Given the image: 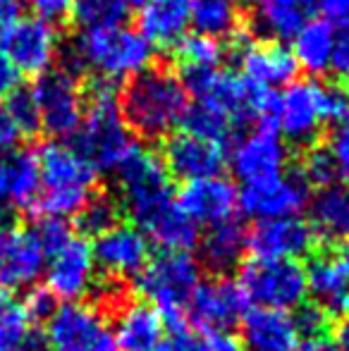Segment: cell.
Listing matches in <instances>:
<instances>
[{"label":"cell","instance_id":"6da1fadb","mask_svg":"<svg viewBox=\"0 0 349 351\" xmlns=\"http://www.w3.org/2000/svg\"><path fill=\"white\" fill-rule=\"evenodd\" d=\"M189 110L184 115V132L223 143L237 127L254 120H270L275 96L254 86L237 72L210 70L186 77Z\"/></svg>","mask_w":349,"mask_h":351},{"label":"cell","instance_id":"7a4b0ae2","mask_svg":"<svg viewBox=\"0 0 349 351\" xmlns=\"http://www.w3.org/2000/svg\"><path fill=\"white\" fill-rule=\"evenodd\" d=\"M62 70L70 74L93 72L98 82L132 79L151 67L154 46L136 29L125 24L103 29H82L60 51Z\"/></svg>","mask_w":349,"mask_h":351},{"label":"cell","instance_id":"3957f363","mask_svg":"<svg viewBox=\"0 0 349 351\" xmlns=\"http://www.w3.org/2000/svg\"><path fill=\"white\" fill-rule=\"evenodd\" d=\"M120 110L132 132L144 139H165L184 122L189 91L175 72L149 67L127 82L120 96Z\"/></svg>","mask_w":349,"mask_h":351},{"label":"cell","instance_id":"277c9868","mask_svg":"<svg viewBox=\"0 0 349 351\" xmlns=\"http://www.w3.org/2000/svg\"><path fill=\"white\" fill-rule=\"evenodd\" d=\"M38 189L34 208L41 217H65L80 215V210L93 196L98 170L80 153V148L67 141H46L36 153Z\"/></svg>","mask_w":349,"mask_h":351},{"label":"cell","instance_id":"5b68a950","mask_svg":"<svg viewBox=\"0 0 349 351\" xmlns=\"http://www.w3.org/2000/svg\"><path fill=\"white\" fill-rule=\"evenodd\" d=\"M349 110V91L337 84H323L316 79H299L285 86L275 98L268 125L273 122L275 132L285 143L313 146L321 136L323 127L337 122Z\"/></svg>","mask_w":349,"mask_h":351},{"label":"cell","instance_id":"8992f818","mask_svg":"<svg viewBox=\"0 0 349 351\" xmlns=\"http://www.w3.org/2000/svg\"><path fill=\"white\" fill-rule=\"evenodd\" d=\"M77 148L98 172H115L120 162L136 148L112 84L96 82L88 93L84 120L77 132Z\"/></svg>","mask_w":349,"mask_h":351},{"label":"cell","instance_id":"52a82bcc","mask_svg":"<svg viewBox=\"0 0 349 351\" xmlns=\"http://www.w3.org/2000/svg\"><path fill=\"white\" fill-rule=\"evenodd\" d=\"M199 282L201 265L196 263L194 256L182 251H163L146 263L136 285L146 296V304L154 306L163 315V320L180 328V320L186 315Z\"/></svg>","mask_w":349,"mask_h":351},{"label":"cell","instance_id":"ba28073f","mask_svg":"<svg viewBox=\"0 0 349 351\" xmlns=\"http://www.w3.org/2000/svg\"><path fill=\"white\" fill-rule=\"evenodd\" d=\"M237 287L256 308L289 311L306 301V268L299 261L252 258L239 268Z\"/></svg>","mask_w":349,"mask_h":351},{"label":"cell","instance_id":"9c48e42d","mask_svg":"<svg viewBox=\"0 0 349 351\" xmlns=\"http://www.w3.org/2000/svg\"><path fill=\"white\" fill-rule=\"evenodd\" d=\"M122 208L141 227L154 213L175 201L170 191V172L156 153L136 146L115 170Z\"/></svg>","mask_w":349,"mask_h":351},{"label":"cell","instance_id":"30bf717a","mask_svg":"<svg viewBox=\"0 0 349 351\" xmlns=\"http://www.w3.org/2000/svg\"><path fill=\"white\" fill-rule=\"evenodd\" d=\"M48 351H117L108 315L96 304H60L46 320Z\"/></svg>","mask_w":349,"mask_h":351},{"label":"cell","instance_id":"8fae6325","mask_svg":"<svg viewBox=\"0 0 349 351\" xmlns=\"http://www.w3.org/2000/svg\"><path fill=\"white\" fill-rule=\"evenodd\" d=\"M32 96L36 101L41 130L48 132L56 141H65L67 136L80 132L86 96L75 74L65 70H48L36 77Z\"/></svg>","mask_w":349,"mask_h":351},{"label":"cell","instance_id":"7c38bea8","mask_svg":"<svg viewBox=\"0 0 349 351\" xmlns=\"http://www.w3.org/2000/svg\"><path fill=\"white\" fill-rule=\"evenodd\" d=\"M3 53L19 74L41 77L53 70V62L60 58L62 38L56 24L38 19L34 14L19 17L3 36Z\"/></svg>","mask_w":349,"mask_h":351},{"label":"cell","instance_id":"4fadbf2b","mask_svg":"<svg viewBox=\"0 0 349 351\" xmlns=\"http://www.w3.org/2000/svg\"><path fill=\"white\" fill-rule=\"evenodd\" d=\"M96 270L91 244L75 232L65 244L46 256V289L56 296V301H82L96 289Z\"/></svg>","mask_w":349,"mask_h":351},{"label":"cell","instance_id":"5bb4252c","mask_svg":"<svg viewBox=\"0 0 349 351\" xmlns=\"http://www.w3.org/2000/svg\"><path fill=\"white\" fill-rule=\"evenodd\" d=\"M247 313V299L237 282L225 275L201 280L186 308V318L199 332H228Z\"/></svg>","mask_w":349,"mask_h":351},{"label":"cell","instance_id":"9a60e30c","mask_svg":"<svg viewBox=\"0 0 349 351\" xmlns=\"http://www.w3.org/2000/svg\"><path fill=\"white\" fill-rule=\"evenodd\" d=\"M287 143L268 122L258 125L256 130H249L244 136H239L228 158L230 167L244 184L282 175L285 167H287Z\"/></svg>","mask_w":349,"mask_h":351},{"label":"cell","instance_id":"2e32d148","mask_svg":"<svg viewBox=\"0 0 349 351\" xmlns=\"http://www.w3.org/2000/svg\"><path fill=\"white\" fill-rule=\"evenodd\" d=\"M93 261L103 270V278L125 282L139 278V273L151 261V241L139 227L130 222H117L112 230L103 232L93 241Z\"/></svg>","mask_w":349,"mask_h":351},{"label":"cell","instance_id":"e0dca14e","mask_svg":"<svg viewBox=\"0 0 349 351\" xmlns=\"http://www.w3.org/2000/svg\"><path fill=\"white\" fill-rule=\"evenodd\" d=\"M239 208L254 220H278V217L299 215V210L309 204V184L302 175H282L268 177L261 182L244 184L239 191Z\"/></svg>","mask_w":349,"mask_h":351},{"label":"cell","instance_id":"ac0fdd59","mask_svg":"<svg viewBox=\"0 0 349 351\" xmlns=\"http://www.w3.org/2000/svg\"><path fill=\"white\" fill-rule=\"evenodd\" d=\"M46 268V254L29 227H0V291L32 289Z\"/></svg>","mask_w":349,"mask_h":351},{"label":"cell","instance_id":"d6986e66","mask_svg":"<svg viewBox=\"0 0 349 351\" xmlns=\"http://www.w3.org/2000/svg\"><path fill=\"white\" fill-rule=\"evenodd\" d=\"M316 244L311 225L299 215L278 217V220H258L247 232V249L254 258L273 261H299Z\"/></svg>","mask_w":349,"mask_h":351},{"label":"cell","instance_id":"ffe728a7","mask_svg":"<svg viewBox=\"0 0 349 351\" xmlns=\"http://www.w3.org/2000/svg\"><path fill=\"white\" fill-rule=\"evenodd\" d=\"M163 165L184 182L208 180L220 177V172L228 167V151L223 143L208 141L204 136L189 134V132H177L165 141Z\"/></svg>","mask_w":349,"mask_h":351},{"label":"cell","instance_id":"44dd1931","mask_svg":"<svg viewBox=\"0 0 349 351\" xmlns=\"http://www.w3.org/2000/svg\"><path fill=\"white\" fill-rule=\"evenodd\" d=\"M175 201L196 227H215L220 222H228L232 220L239 208L237 189L223 175L208 177V180L184 182V186L180 189Z\"/></svg>","mask_w":349,"mask_h":351},{"label":"cell","instance_id":"7402d4cb","mask_svg":"<svg viewBox=\"0 0 349 351\" xmlns=\"http://www.w3.org/2000/svg\"><path fill=\"white\" fill-rule=\"evenodd\" d=\"M306 294L328 318L349 313V258L335 251L313 256L306 268Z\"/></svg>","mask_w":349,"mask_h":351},{"label":"cell","instance_id":"603a6c76","mask_svg":"<svg viewBox=\"0 0 349 351\" xmlns=\"http://www.w3.org/2000/svg\"><path fill=\"white\" fill-rule=\"evenodd\" d=\"M302 344L304 337L292 313L252 308L239 320L242 351H299Z\"/></svg>","mask_w":349,"mask_h":351},{"label":"cell","instance_id":"cb8c5ba5","mask_svg":"<svg viewBox=\"0 0 349 351\" xmlns=\"http://www.w3.org/2000/svg\"><path fill=\"white\" fill-rule=\"evenodd\" d=\"M239 70L254 86L270 91L275 86H287L297 74L292 53L278 41H239Z\"/></svg>","mask_w":349,"mask_h":351},{"label":"cell","instance_id":"d4e9b609","mask_svg":"<svg viewBox=\"0 0 349 351\" xmlns=\"http://www.w3.org/2000/svg\"><path fill=\"white\" fill-rule=\"evenodd\" d=\"M110 328L117 351H156L165 337L163 315L146 301H122Z\"/></svg>","mask_w":349,"mask_h":351},{"label":"cell","instance_id":"484cf974","mask_svg":"<svg viewBox=\"0 0 349 351\" xmlns=\"http://www.w3.org/2000/svg\"><path fill=\"white\" fill-rule=\"evenodd\" d=\"M41 177L36 153L27 148H12L0 153V201L10 208H34Z\"/></svg>","mask_w":349,"mask_h":351},{"label":"cell","instance_id":"4316f807","mask_svg":"<svg viewBox=\"0 0 349 351\" xmlns=\"http://www.w3.org/2000/svg\"><path fill=\"white\" fill-rule=\"evenodd\" d=\"M191 0H146L139 10L136 32L151 46L173 48L191 24Z\"/></svg>","mask_w":349,"mask_h":351},{"label":"cell","instance_id":"83f0119b","mask_svg":"<svg viewBox=\"0 0 349 351\" xmlns=\"http://www.w3.org/2000/svg\"><path fill=\"white\" fill-rule=\"evenodd\" d=\"M292 58L297 67L309 74H323L330 70L333 53H335L337 32L330 19L309 17L297 34L292 36Z\"/></svg>","mask_w":349,"mask_h":351},{"label":"cell","instance_id":"f1b7e54d","mask_svg":"<svg viewBox=\"0 0 349 351\" xmlns=\"http://www.w3.org/2000/svg\"><path fill=\"white\" fill-rule=\"evenodd\" d=\"M311 208V230L326 241L349 239V186L328 184L309 204Z\"/></svg>","mask_w":349,"mask_h":351},{"label":"cell","instance_id":"f546056e","mask_svg":"<svg viewBox=\"0 0 349 351\" xmlns=\"http://www.w3.org/2000/svg\"><path fill=\"white\" fill-rule=\"evenodd\" d=\"M139 230L144 232L149 241L163 246V251L189 254L199 244V227L184 215L177 201H170L158 213H154Z\"/></svg>","mask_w":349,"mask_h":351},{"label":"cell","instance_id":"4dcf8cb0","mask_svg":"<svg viewBox=\"0 0 349 351\" xmlns=\"http://www.w3.org/2000/svg\"><path fill=\"white\" fill-rule=\"evenodd\" d=\"M254 24L268 38H289L302 29L313 0H249Z\"/></svg>","mask_w":349,"mask_h":351},{"label":"cell","instance_id":"1f68e13d","mask_svg":"<svg viewBox=\"0 0 349 351\" xmlns=\"http://www.w3.org/2000/svg\"><path fill=\"white\" fill-rule=\"evenodd\" d=\"M247 249V232L239 222L228 220L208 227L201 239V258L215 273H225L237 265Z\"/></svg>","mask_w":349,"mask_h":351},{"label":"cell","instance_id":"d6a6232c","mask_svg":"<svg viewBox=\"0 0 349 351\" xmlns=\"http://www.w3.org/2000/svg\"><path fill=\"white\" fill-rule=\"evenodd\" d=\"M191 24L208 38L237 36L242 24V0H191Z\"/></svg>","mask_w":349,"mask_h":351},{"label":"cell","instance_id":"836d02e7","mask_svg":"<svg viewBox=\"0 0 349 351\" xmlns=\"http://www.w3.org/2000/svg\"><path fill=\"white\" fill-rule=\"evenodd\" d=\"M0 351H48L43 337L34 330L22 301L0 294Z\"/></svg>","mask_w":349,"mask_h":351},{"label":"cell","instance_id":"e575fe53","mask_svg":"<svg viewBox=\"0 0 349 351\" xmlns=\"http://www.w3.org/2000/svg\"><path fill=\"white\" fill-rule=\"evenodd\" d=\"M173 58L184 77H194L218 70V62L223 60V46L204 34H184L173 46Z\"/></svg>","mask_w":349,"mask_h":351},{"label":"cell","instance_id":"d590c367","mask_svg":"<svg viewBox=\"0 0 349 351\" xmlns=\"http://www.w3.org/2000/svg\"><path fill=\"white\" fill-rule=\"evenodd\" d=\"M127 8L122 0H75L72 3V17L82 29H103L120 27L127 19Z\"/></svg>","mask_w":349,"mask_h":351},{"label":"cell","instance_id":"8d00e7d4","mask_svg":"<svg viewBox=\"0 0 349 351\" xmlns=\"http://www.w3.org/2000/svg\"><path fill=\"white\" fill-rule=\"evenodd\" d=\"M156 351H242V347L228 332H186L175 328Z\"/></svg>","mask_w":349,"mask_h":351},{"label":"cell","instance_id":"74e56055","mask_svg":"<svg viewBox=\"0 0 349 351\" xmlns=\"http://www.w3.org/2000/svg\"><path fill=\"white\" fill-rule=\"evenodd\" d=\"M117 217H120V204H117L112 196L106 194H93L88 199V204L80 210L77 222H80V230L84 234L101 237L103 232L112 230L117 225Z\"/></svg>","mask_w":349,"mask_h":351},{"label":"cell","instance_id":"f35d334b","mask_svg":"<svg viewBox=\"0 0 349 351\" xmlns=\"http://www.w3.org/2000/svg\"><path fill=\"white\" fill-rule=\"evenodd\" d=\"M5 108H8L12 122L17 125L19 134H36L41 130L32 88H17V91H12L8 96V101H5Z\"/></svg>","mask_w":349,"mask_h":351},{"label":"cell","instance_id":"ab89813d","mask_svg":"<svg viewBox=\"0 0 349 351\" xmlns=\"http://www.w3.org/2000/svg\"><path fill=\"white\" fill-rule=\"evenodd\" d=\"M302 180L306 182L309 186H328L333 184V180H335V165H333V158L330 153H328L326 146H311L306 151V156H304L302 160Z\"/></svg>","mask_w":349,"mask_h":351},{"label":"cell","instance_id":"60d3db41","mask_svg":"<svg viewBox=\"0 0 349 351\" xmlns=\"http://www.w3.org/2000/svg\"><path fill=\"white\" fill-rule=\"evenodd\" d=\"M326 148L335 165V175L342 180V184L349 186V110L345 112V117L335 122L330 143Z\"/></svg>","mask_w":349,"mask_h":351},{"label":"cell","instance_id":"b9f144b4","mask_svg":"<svg viewBox=\"0 0 349 351\" xmlns=\"http://www.w3.org/2000/svg\"><path fill=\"white\" fill-rule=\"evenodd\" d=\"M22 306H24V311H27L29 318H32V323H36V320L51 318V313L58 308V301L48 289H29V294H27V299L22 301Z\"/></svg>","mask_w":349,"mask_h":351},{"label":"cell","instance_id":"7bdbcfd3","mask_svg":"<svg viewBox=\"0 0 349 351\" xmlns=\"http://www.w3.org/2000/svg\"><path fill=\"white\" fill-rule=\"evenodd\" d=\"M22 3H27L29 8H32L34 17L58 24V22H62L67 14H72V3H75V0H22Z\"/></svg>","mask_w":349,"mask_h":351},{"label":"cell","instance_id":"ee69618b","mask_svg":"<svg viewBox=\"0 0 349 351\" xmlns=\"http://www.w3.org/2000/svg\"><path fill=\"white\" fill-rule=\"evenodd\" d=\"M294 318H297L299 332H302L304 342H309V339H323L328 325H330V318L326 313H321L318 308H306L304 313L294 315Z\"/></svg>","mask_w":349,"mask_h":351},{"label":"cell","instance_id":"f6af8a7d","mask_svg":"<svg viewBox=\"0 0 349 351\" xmlns=\"http://www.w3.org/2000/svg\"><path fill=\"white\" fill-rule=\"evenodd\" d=\"M330 70L340 79L349 82V24L342 29V34H337L335 53H333V65Z\"/></svg>","mask_w":349,"mask_h":351},{"label":"cell","instance_id":"bcb514c9","mask_svg":"<svg viewBox=\"0 0 349 351\" xmlns=\"http://www.w3.org/2000/svg\"><path fill=\"white\" fill-rule=\"evenodd\" d=\"M19 139H22V134H19L17 125H14L12 117H10L5 103L0 101V153H8V151H12V148H17Z\"/></svg>","mask_w":349,"mask_h":351},{"label":"cell","instance_id":"7dc6e473","mask_svg":"<svg viewBox=\"0 0 349 351\" xmlns=\"http://www.w3.org/2000/svg\"><path fill=\"white\" fill-rule=\"evenodd\" d=\"M19 77H22V74L14 70V65L8 60V56H5L3 48H0V98H8L12 91H17Z\"/></svg>","mask_w":349,"mask_h":351},{"label":"cell","instance_id":"c3c4849f","mask_svg":"<svg viewBox=\"0 0 349 351\" xmlns=\"http://www.w3.org/2000/svg\"><path fill=\"white\" fill-rule=\"evenodd\" d=\"M22 0H0V41L12 29V24L22 17Z\"/></svg>","mask_w":349,"mask_h":351},{"label":"cell","instance_id":"681fc988","mask_svg":"<svg viewBox=\"0 0 349 351\" xmlns=\"http://www.w3.org/2000/svg\"><path fill=\"white\" fill-rule=\"evenodd\" d=\"M313 5H318L330 22L337 19V22L349 24V0H313Z\"/></svg>","mask_w":349,"mask_h":351},{"label":"cell","instance_id":"f907efd6","mask_svg":"<svg viewBox=\"0 0 349 351\" xmlns=\"http://www.w3.org/2000/svg\"><path fill=\"white\" fill-rule=\"evenodd\" d=\"M299 351H340L335 347V344L330 342V339H309V342L302 344V349Z\"/></svg>","mask_w":349,"mask_h":351},{"label":"cell","instance_id":"816d5d0a","mask_svg":"<svg viewBox=\"0 0 349 351\" xmlns=\"http://www.w3.org/2000/svg\"><path fill=\"white\" fill-rule=\"evenodd\" d=\"M340 351H349V323H345L340 328V335H337V344H335Z\"/></svg>","mask_w":349,"mask_h":351},{"label":"cell","instance_id":"f5cc1de1","mask_svg":"<svg viewBox=\"0 0 349 351\" xmlns=\"http://www.w3.org/2000/svg\"><path fill=\"white\" fill-rule=\"evenodd\" d=\"M10 215H12V208H10L8 204H3V201H0V227L10 225Z\"/></svg>","mask_w":349,"mask_h":351},{"label":"cell","instance_id":"db71d44e","mask_svg":"<svg viewBox=\"0 0 349 351\" xmlns=\"http://www.w3.org/2000/svg\"><path fill=\"white\" fill-rule=\"evenodd\" d=\"M122 3H125L127 8H132V5H139V8H141V5H144L146 0H122Z\"/></svg>","mask_w":349,"mask_h":351}]
</instances>
